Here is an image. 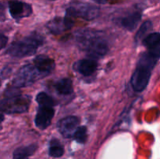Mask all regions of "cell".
<instances>
[{"instance_id":"cell-1","label":"cell","mask_w":160,"mask_h":159,"mask_svg":"<svg viewBox=\"0 0 160 159\" xmlns=\"http://www.w3.org/2000/svg\"><path fill=\"white\" fill-rule=\"evenodd\" d=\"M78 47L92 58H100L109 51V45L100 31L83 30L76 34Z\"/></svg>"},{"instance_id":"cell-2","label":"cell","mask_w":160,"mask_h":159,"mask_svg":"<svg viewBox=\"0 0 160 159\" xmlns=\"http://www.w3.org/2000/svg\"><path fill=\"white\" fill-rule=\"evenodd\" d=\"M42 44V38L41 36L38 34H33L13 42L8 48L6 53L9 55L17 58L31 55L36 52L38 48Z\"/></svg>"},{"instance_id":"cell-3","label":"cell","mask_w":160,"mask_h":159,"mask_svg":"<svg viewBox=\"0 0 160 159\" xmlns=\"http://www.w3.org/2000/svg\"><path fill=\"white\" fill-rule=\"evenodd\" d=\"M45 75L41 73L33 65H25L22 66L17 71V74L12 80V86L15 87H28L38 80L42 77H45Z\"/></svg>"},{"instance_id":"cell-4","label":"cell","mask_w":160,"mask_h":159,"mask_svg":"<svg viewBox=\"0 0 160 159\" xmlns=\"http://www.w3.org/2000/svg\"><path fill=\"white\" fill-rule=\"evenodd\" d=\"M31 104V97L17 95L0 101V112L8 114L22 113L26 112Z\"/></svg>"},{"instance_id":"cell-5","label":"cell","mask_w":160,"mask_h":159,"mask_svg":"<svg viewBox=\"0 0 160 159\" xmlns=\"http://www.w3.org/2000/svg\"><path fill=\"white\" fill-rule=\"evenodd\" d=\"M99 9L98 6L89 3L76 2L67 8V15L70 17H80L86 20H92L98 17Z\"/></svg>"},{"instance_id":"cell-6","label":"cell","mask_w":160,"mask_h":159,"mask_svg":"<svg viewBox=\"0 0 160 159\" xmlns=\"http://www.w3.org/2000/svg\"><path fill=\"white\" fill-rule=\"evenodd\" d=\"M152 71L142 67L137 66L131 76V83L133 89L137 92H142L148 86Z\"/></svg>"},{"instance_id":"cell-7","label":"cell","mask_w":160,"mask_h":159,"mask_svg":"<svg viewBox=\"0 0 160 159\" xmlns=\"http://www.w3.org/2000/svg\"><path fill=\"white\" fill-rule=\"evenodd\" d=\"M80 119L77 116H67L59 120L58 123V129L59 132L66 138L73 137L78 129Z\"/></svg>"},{"instance_id":"cell-8","label":"cell","mask_w":160,"mask_h":159,"mask_svg":"<svg viewBox=\"0 0 160 159\" xmlns=\"http://www.w3.org/2000/svg\"><path fill=\"white\" fill-rule=\"evenodd\" d=\"M9 11L12 18L20 20L31 15L32 7L30 4L23 2L11 1L9 2Z\"/></svg>"},{"instance_id":"cell-9","label":"cell","mask_w":160,"mask_h":159,"mask_svg":"<svg viewBox=\"0 0 160 159\" xmlns=\"http://www.w3.org/2000/svg\"><path fill=\"white\" fill-rule=\"evenodd\" d=\"M73 26L71 17L66 16L63 18L55 17L47 23V27L53 34H60L64 31L70 30Z\"/></svg>"},{"instance_id":"cell-10","label":"cell","mask_w":160,"mask_h":159,"mask_svg":"<svg viewBox=\"0 0 160 159\" xmlns=\"http://www.w3.org/2000/svg\"><path fill=\"white\" fill-rule=\"evenodd\" d=\"M54 114L53 107L39 106L35 116V126L40 129H46L51 123Z\"/></svg>"},{"instance_id":"cell-11","label":"cell","mask_w":160,"mask_h":159,"mask_svg":"<svg viewBox=\"0 0 160 159\" xmlns=\"http://www.w3.org/2000/svg\"><path fill=\"white\" fill-rule=\"evenodd\" d=\"M34 65L45 76L49 74L56 67L54 60L46 55H38L34 59Z\"/></svg>"},{"instance_id":"cell-12","label":"cell","mask_w":160,"mask_h":159,"mask_svg":"<svg viewBox=\"0 0 160 159\" xmlns=\"http://www.w3.org/2000/svg\"><path fill=\"white\" fill-rule=\"evenodd\" d=\"M98 63L94 59H82L75 64L74 68L78 73L84 76H90L97 70Z\"/></svg>"},{"instance_id":"cell-13","label":"cell","mask_w":160,"mask_h":159,"mask_svg":"<svg viewBox=\"0 0 160 159\" xmlns=\"http://www.w3.org/2000/svg\"><path fill=\"white\" fill-rule=\"evenodd\" d=\"M142 20V14L139 12H133V13L129 14L120 20V24L128 31H133L136 29L138 25L141 22Z\"/></svg>"},{"instance_id":"cell-14","label":"cell","mask_w":160,"mask_h":159,"mask_svg":"<svg viewBox=\"0 0 160 159\" xmlns=\"http://www.w3.org/2000/svg\"><path fill=\"white\" fill-rule=\"evenodd\" d=\"M147 50L160 53V33H150L142 41Z\"/></svg>"},{"instance_id":"cell-15","label":"cell","mask_w":160,"mask_h":159,"mask_svg":"<svg viewBox=\"0 0 160 159\" xmlns=\"http://www.w3.org/2000/svg\"><path fill=\"white\" fill-rule=\"evenodd\" d=\"M36 150H37L36 144H31L17 148L13 152V159H28L30 156L34 154Z\"/></svg>"},{"instance_id":"cell-16","label":"cell","mask_w":160,"mask_h":159,"mask_svg":"<svg viewBox=\"0 0 160 159\" xmlns=\"http://www.w3.org/2000/svg\"><path fill=\"white\" fill-rule=\"evenodd\" d=\"M55 88H56V91L61 94H70L73 90V83H72L71 80L64 78V79L59 80V81L56 83Z\"/></svg>"},{"instance_id":"cell-17","label":"cell","mask_w":160,"mask_h":159,"mask_svg":"<svg viewBox=\"0 0 160 159\" xmlns=\"http://www.w3.org/2000/svg\"><path fill=\"white\" fill-rule=\"evenodd\" d=\"M152 23L151 21L147 20V21L144 22L136 34L135 41L138 43V42L143 41V39L148 34H149V32L152 31Z\"/></svg>"},{"instance_id":"cell-18","label":"cell","mask_w":160,"mask_h":159,"mask_svg":"<svg viewBox=\"0 0 160 159\" xmlns=\"http://www.w3.org/2000/svg\"><path fill=\"white\" fill-rule=\"evenodd\" d=\"M49 155L53 157H59L63 154L64 147L59 140H52L49 145Z\"/></svg>"},{"instance_id":"cell-19","label":"cell","mask_w":160,"mask_h":159,"mask_svg":"<svg viewBox=\"0 0 160 159\" xmlns=\"http://www.w3.org/2000/svg\"><path fill=\"white\" fill-rule=\"evenodd\" d=\"M36 101L39 104V106H47V107H53L54 106L53 99L45 92L39 93L36 97Z\"/></svg>"},{"instance_id":"cell-20","label":"cell","mask_w":160,"mask_h":159,"mask_svg":"<svg viewBox=\"0 0 160 159\" xmlns=\"http://www.w3.org/2000/svg\"><path fill=\"white\" fill-rule=\"evenodd\" d=\"M87 128L85 126H78L75 131L73 137L78 143H84L87 140Z\"/></svg>"},{"instance_id":"cell-21","label":"cell","mask_w":160,"mask_h":159,"mask_svg":"<svg viewBox=\"0 0 160 159\" xmlns=\"http://www.w3.org/2000/svg\"><path fill=\"white\" fill-rule=\"evenodd\" d=\"M6 42H7V37L0 33V49L6 45Z\"/></svg>"},{"instance_id":"cell-22","label":"cell","mask_w":160,"mask_h":159,"mask_svg":"<svg viewBox=\"0 0 160 159\" xmlns=\"http://www.w3.org/2000/svg\"><path fill=\"white\" fill-rule=\"evenodd\" d=\"M93 1L95 2L96 3H98V4H105V3H107L110 0H93Z\"/></svg>"},{"instance_id":"cell-23","label":"cell","mask_w":160,"mask_h":159,"mask_svg":"<svg viewBox=\"0 0 160 159\" xmlns=\"http://www.w3.org/2000/svg\"><path fill=\"white\" fill-rule=\"evenodd\" d=\"M3 120H4V115H3L2 114H0V123H1Z\"/></svg>"},{"instance_id":"cell-24","label":"cell","mask_w":160,"mask_h":159,"mask_svg":"<svg viewBox=\"0 0 160 159\" xmlns=\"http://www.w3.org/2000/svg\"><path fill=\"white\" fill-rule=\"evenodd\" d=\"M2 8H3V6H2V3L0 2V11H1L2 9Z\"/></svg>"},{"instance_id":"cell-25","label":"cell","mask_w":160,"mask_h":159,"mask_svg":"<svg viewBox=\"0 0 160 159\" xmlns=\"http://www.w3.org/2000/svg\"><path fill=\"white\" fill-rule=\"evenodd\" d=\"M50 1H54V0H50Z\"/></svg>"},{"instance_id":"cell-26","label":"cell","mask_w":160,"mask_h":159,"mask_svg":"<svg viewBox=\"0 0 160 159\" xmlns=\"http://www.w3.org/2000/svg\"><path fill=\"white\" fill-rule=\"evenodd\" d=\"M0 86H1V82H0Z\"/></svg>"}]
</instances>
